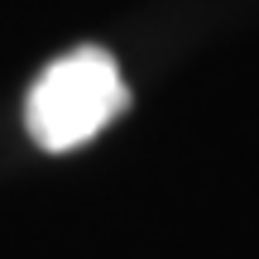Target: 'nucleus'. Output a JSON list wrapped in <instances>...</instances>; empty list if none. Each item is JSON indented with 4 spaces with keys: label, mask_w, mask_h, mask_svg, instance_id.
<instances>
[{
    "label": "nucleus",
    "mask_w": 259,
    "mask_h": 259,
    "mask_svg": "<svg viewBox=\"0 0 259 259\" xmlns=\"http://www.w3.org/2000/svg\"><path fill=\"white\" fill-rule=\"evenodd\" d=\"M125 106H130V87L120 77V63L106 48L87 44L38 72L24 101V125L38 149L67 154V149L96 139Z\"/></svg>",
    "instance_id": "obj_1"
}]
</instances>
